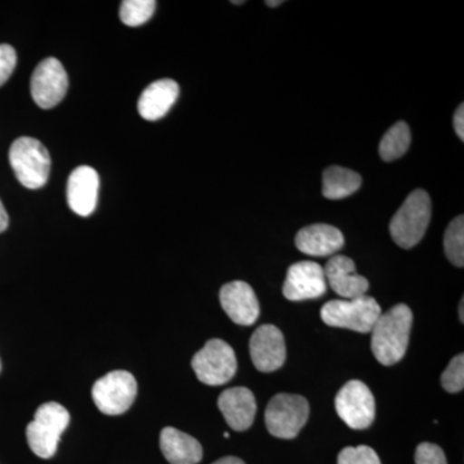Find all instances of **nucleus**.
I'll list each match as a JSON object with an SVG mask.
<instances>
[{"instance_id":"f257e3e1","label":"nucleus","mask_w":464,"mask_h":464,"mask_svg":"<svg viewBox=\"0 0 464 464\" xmlns=\"http://www.w3.org/2000/svg\"><path fill=\"white\" fill-rule=\"evenodd\" d=\"M413 313L406 304H396L378 317L372 329V351L382 365L391 366L405 356Z\"/></svg>"},{"instance_id":"f03ea898","label":"nucleus","mask_w":464,"mask_h":464,"mask_svg":"<svg viewBox=\"0 0 464 464\" xmlns=\"http://www.w3.org/2000/svg\"><path fill=\"white\" fill-rule=\"evenodd\" d=\"M431 221V199L426 191L414 190L406 198L393 218L390 232L393 241L404 249L420 243Z\"/></svg>"},{"instance_id":"7ed1b4c3","label":"nucleus","mask_w":464,"mask_h":464,"mask_svg":"<svg viewBox=\"0 0 464 464\" xmlns=\"http://www.w3.org/2000/svg\"><path fill=\"white\" fill-rule=\"evenodd\" d=\"M70 423L65 406L58 402H45L39 406L35 417L26 429L27 444L35 456L50 459L57 451L61 435Z\"/></svg>"},{"instance_id":"20e7f679","label":"nucleus","mask_w":464,"mask_h":464,"mask_svg":"<svg viewBox=\"0 0 464 464\" xmlns=\"http://www.w3.org/2000/svg\"><path fill=\"white\" fill-rule=\"evenodd\" d=\"M9 163L18 182L30 190L43 188L50 177V152L42 142L32 137H20L12 143Z\"/></svg>"},{"instance_id":"39448f33","label":"nucleus","mask_w":464,"mask_h":464,"mask_svg":"<svg viewBox=\"0 0 464 464\" xmlns=\"http://www.w3.org/2000/svg\"><path fill=\"white\" fill-rule=\"evenodd\" d=\"M381 315L380 304L369 295L329 301L322 308V319L326 325L359 333L372 332Z\"/></svg>"},{"instance_id":"423d86ee","label":"nucleus","mask_w":464,"mask_h":464,"mask_svg":"<svg viewBox=\"0 0 464 464\" xmlns=\"http://www.w3.org/2000/svg\"><path fill=\"white\" fill-rule=\"evenodd\" d=\"M308 415L310 405L304 396L279 393L266 408V427L275 438L295 439L307 423Z\"/></svg>"},{"instance_id":"0eeeda50","label":"nucleus","mask_w":464,"mask_h":464,"mask_svg":"<svg viewBox=\"0 0 464 464\" xmlns=\"http://www.w3.org/2000/svg\"><path fill=\"white\" fill-rule=\"evenodd\" d=\"M191 366L201 383L222 386L237 374V360L230 344L210 340L192 357Z\"/></svg>"},{"instance_id":"6e6552de","label":"nucleus","mask_w":464,"mask_h":464,"mask_svg":"<svg viewBox=\"0 0 464 464\" xmlns=\"http://www.w3.org/2000/svg\"><path fill=\"white\" fill-rule=\"evenodd\" d=\"M137 396V382L127 371H115L103 375L92 389V398L101 413L123 414L133 405Z\"/></svg>"},{"instance_id":"1a4fd4ad","label":"nucleus","mask_w":464,"mask_h":464,"mask_svg":"<svg viewBox=\"0 0 464 464\" xmlns=\"http://www.w3.org/2000/svg\"><path fill=\"white\" fill-rule=\"evenodd\" d=\"M334 405L337 414L350 429L365 430L374 422V396L362 381L347 382L335 396Z\"/></svg>"},{"instance_id":"9d476101","label":"nucleus","mask_w":464,"mask_h":464,"mask_svg":"<svg viewBox=\"0 0 464 464\" xmlns=\"http://www.w3.org/2000/svg\"><path fill=\"white\" fill-rule=\"evenodd\" d=\"M69 78L63 63L57 58L43 60L34 70L30 91L33 100L42 109H52L65 99Z\"/></svg>"},{"instance_id":"9b49d317","label":"nucleus","mask_w":464,"mask_h":464,"mask_svg":"<svg viewBox=\"0 0 464 464\" xmlns=\"http://www.w3.org/2000/svg\"><path fill=\"white\" fill-rule=\"evenodd\" d=\"M324 268L316 262L302 261L290 266L284 282L283 293L289 301H306L323 297L326 293Z\"/></svg>"},{"instance_id":"f8f14e48","label":"nucleus","mask_w":464,"mask_h":464,"mask_svg":"<svg viewBox=\"0 0 464 464\" xmlns=\"http://www.w3.org/2000/svg\"><path fill=\"white\" fill-rule=\"evenodd\" d=\"M250 357L259 372L270 373L282 368L286 359L285 340L277 326L261 325L249 342Z\"/></svg>"},{"instance_id":"ddd939ff","label":"nucleus","mask_w":464,"mask_h":464,"mask_svg":"<svg viewBox=\"0 0 464 464\" xmlns=\"http://www.w3.org/2000/svg\"><path fill=\"white\" fill-rule=\"evenodd\" d=\"M222 308L237 325L249 326L257 322L259 302L249 284L231 282L222 286L219 292Z\"/></svg>"},{"instance_id":"4468645a","label":"nucleus","mask_w":464,"mask_h":464,"mask_svg":"<svg viewBox=\"0 0 464 464\" xmlns=\"http://www.w3.org/2000/svg\"><path fill=\"white\" fill-rule=\"evenodd\" d=\"M100 177L92 167L76 168L67 181V203L72 212L82 217L91 216L99 199Z\"/></svg>"},{"instance_id":"2eb2a0df","label":"nucleus","mask_w":464,"mask_h":464,"mask_svg":"<svg viewBox=\"0 0 464 464\" xmlns=\"http://www.w3.org/2000/svg\"><path fill=\"white\" fill-rule=\"evenodd\" d=\"M218 408L228 426L237 432L249 430L257 413L255 395L246 387H232L224 391L218 398Z\"/></svg>"},{"instance_id":"dca6fc26","label":"nucleus","mask_w":464,"mask_h":464,"mask_svg":"<svg viewBox=\"0 0 464 464\" xmlns=\"http://www.w3.org/2000/svg\"><path fill=\"white\" fill-rule=\"evenodd\" d=\"M326 284L344 299L362 297L369 289V282L356 274L355 262L346 256H334L324 268Z\"/></svg>"},{"instance_id":"f3484780","label":"nucleus","mask_w":464,"mask_h":464,"mask_svg":"<svg viewBox=\"0 0 464 464\" xmlns=\"http://www.w3.org/2000/svg\"><path fill=\"white\" fill-rule=\"evenodd\" d=\"M295 246L304 255L326 257L343 248L344 237L334 226L315 224L299 230L295 237Z\"/></svg>"},{"instance_id":"a211bd4d","label":"nucleus","mask_w":464,"mask_h":464,"mask_svg":"<svg viewBox=\"0 0 464 464\" xmlns=\"http://www.w3.org/2000/svg\"><path fill=\"white\" fill-rule=\"evenodd\" d=\"M179 96V85L176 82L172 79H160L142 92L137 109L146 121H159L168 114Z\"/></svg>"},{"instance_id":"6ab92c4d","label":"nucleus","mask_w":464,"mask_h":464,"mask_svg":"<svg viewBox=\"0 0 464 464\" xmlns=\"http://www.w3.org/2000/svg\"><path fill=\"white\" fill-rule=\"evenodd\" d=\"M160 449L170 464H198L203 458L200 442L173 427H166L161 431Z\"/></svg>"},{"instance_id":"aec40b11","label":"nucleus","mask_w":464,"mask_h":464,"mask_svg":"<svg viewBox=\"0 0 464 464\" xmlns=\"http://www.w3.org/2000/svg\"><path fill=\"white\" fill-rule=\"evenodd\" d=\"M362 183L359 173L343 167H329L323 173V195L329 200L344 199L355 194Z\"/></svg>"},{"instance_id":"412c9836","label":"nucleus","mask_w":464,"mask_h":464,"mask_svg":"<svg viewBox=\"0 0 464 464\" xmlns=\"http://www.w3.org/2000/svg\"><path fill=\"white\" fill-rule=\"evenodd\" d=\"M411 130L405 121H398L384 134L380 143V155L382 160H398L411 146Z\"/></svg>"},{"instance_id":"4be33fe9","label":"nucleus","mask_w":464,"mask_h":464,"mask_svg":"<svg viewBox=\"0 0 464 464\" xmlns=\"http://www.w3.org/2000/svg\"><path fill=\"white\" fill-rule=\"evenodd\" d=\"M444 248L447 258L457 267L464 266V217L459 216L449 224L445 231Z\"/></svg>"},{"instance_id":"5701e85b","label":"nucleus","mask_w":464,"mask_h":464,"mask_svg":"<svg viewBox=\"0 0 464 464\" xmlns=\"http://www.w3.org/2000/svg\"><path fill=\"white\" fill-rule=\"evenodd\" d=\"M157 8L155 0H124L121 5V20L127 26H141L148 23Z\"/></svg>"},{"instance_id":"b1692460","label":"nucleus","mask_w":464,"mask_h":464,"mask_svg":"<svg viewBox=\"0 0 464 464\" xmlns=\"http://www.w3.org/2000/svg\"><path fill=\"white\" fill-rule=\"evenodd\" d=\"M441 384L447 392L457 393L464 387V355L459 353L449 362L441 374Z\"/></svg>"},{"instance_id":"393cba45","label":"nucleus","mask_w":464,"mask_h":464,"mask_svg":"<svg viewBox=\"0 0 464 464\" xmlns=\"http://www.w3.org/2000/svg\"><path fill=\"white\" fill-rule=\"evenodd\" d=\"M338 464H381V459L373 449L360 445L342 449Z\"/></svg>"},{"instance_id":"a878e982","label":"nucleus","mask_w":464,"mask_h":464,"mask_svg":"<svg viewBox=\"0 0 464 464\" xmlns=\"http://www.w3.org/2000/svg\"><path fill=\"white\" fill-rule=\"evenodd\" d=\"M415 464H448L444 450L431 442H422L415 450Z\"/></svg>"},{"instance_id":"bb28decb","label":"nucleus","mask_w":464,"mask_h":464,"mask_svg":"<svg viewBox=\"0 0 464 464\" xmlns=\"http://www.w3.org/2000/svg\"><path fill=\"white\" fill-rule=\"evenodd\" d=\"M17 63V54L14 47L0 44V87L11 78Z\"/></svg>"},{"instance_id":"cd10ccee","label":"nucleus","mask_w":464,"mask_h":464,"mask_svg":"<svg viewBox=\"0 0 464 464\" xmlns=\"http://www.w3.org/2000/svg\"><path fill=\"white\" fill-rule=\"evenodd\" d=\"M454 130H456L457 136L460 140L464 139V105L460 103L459 108L457 109L456 114H454Z\"/></svg>"},{"instance_id":"c85d7f7f","label":"nucleus","mask_w":464,"mask_h":464,"mask_svg":"<svg viewBox=\"0 0 464 464\" xmlns=\"http://www.w3.org/2000/svg\"><path fill=\"white\" fill-rule=\"evenodd\" d=\"M9 224V218L7 215V210H5V206H3L2 200H0V234L7 230Z\"/></svg>"},{"instance_id":"c756f323","label":"nucleus","mask_w":464,"mask_h":464,"mask_svg":"<svg viewBox=\"0 0 464 464\" xmlns=\"http://www.w3.org/2000/svg\"><path fill=\"white\" fill-rule=\"evenodd\" d=\"M212 464H246L240 458L237 457H225L221 458V459L216 460L215 463Z\"/></svg>"},{"instance_id":"7c9ffc66","label":"nucleus","mask_w":464,"mask_h":464,"mask_svg":"<svg viewBox=\"0 0 464 464\" xmlns=\"http://www.w3.org/2000/svg\"><path fill=\"white\" fill-rule=\"evenodd\" d=\"M266 5H268V7H277V5H283V0H279V2H266Z\"/></svg>"},{"instance_id":"2f4dec72","label":"nucleus","mask_w":464,"mask_h":464,"mask_svg":"<svg viewBox=\"0 0 464 464\" xmlns=\"http://www.w3.org/2000/svg\"><path fill=\"white\" fill-rule=\"evenodd\" d=\"M463 307H464V304H463V298H462V299H460V304H459V319H460V323L464 322Z\"/></svg>"},{"instance_id":"473e14b6","label":"nucleus","mask_w":464,"mask_h":464,"mask_svg":"<svg viewBox=\"0 0 464 464\" xmlns=\"http://www.w3.org/2000/svg\"><path fill=\"white\" fill-rule=\"evenodd\" d=\"M234 5H243L244 2H232Z\"/></svg>"},{"instance_id":"72a5a7b5","label":"nucleus","mask_w":464,"mask_h":464,"mask_svg":"<svg viewBox=\"0 0 464 464\" xmlns=\"http://www.w3.org/2000/svg\"><path fill=\"white\" fill-rule=\"evenodd\" d=\"M0 371H2V364H0Z\"/></svg>"}]
</instances>
